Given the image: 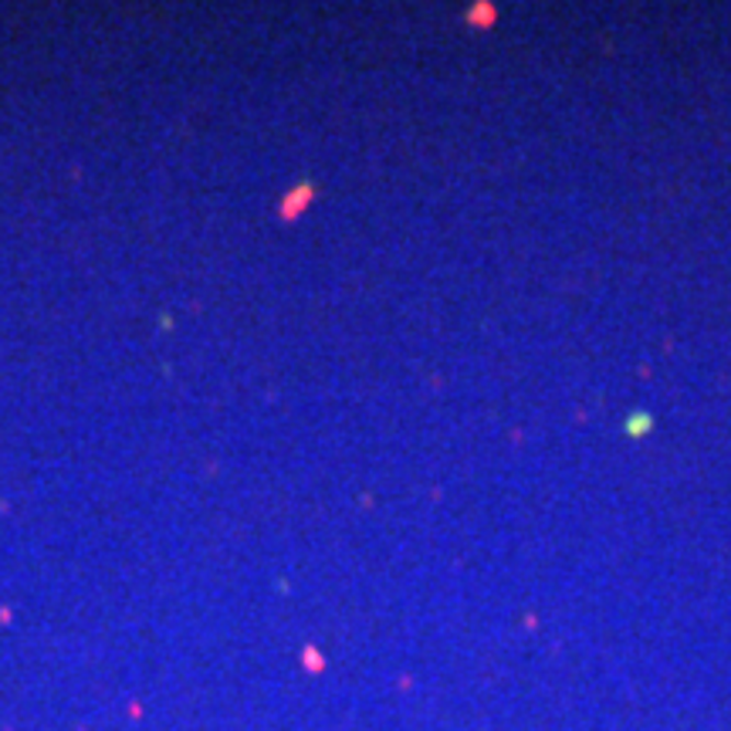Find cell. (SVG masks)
Segmentation results:
<instances>
[{"label": "cell", "mask_w": 731, "mask_h": 731, "mask_svg": "<svg viewBox=\"0 0 731 731\" xmlns=\"http://www.w3.org/2000/svg\"><path fill=\"white\" fill-rule=\"evenodd\" d=\"M653 431V413H647V410H633L627 420H624V434L627 437H647Z\"/></svg>", "instance_id": "cell-1"}]
</instances>
